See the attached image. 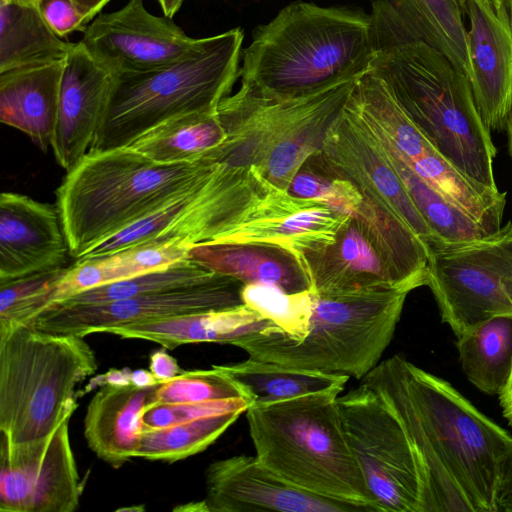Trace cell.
<instances>
[{
    "instance_id": "obj_11",
    "label": "cell",
    "mask_w": 512,
    "mask_h": 512,
    "mask_svg": "<svg viewBox=\"0 0 512 512\" xmlns=\"http://www.w3.org/2000/svg\"><path fill=\"white\" fill-rule=\"evenodd\" d=\"M343 427L380 512H424L418 456L388 403L361 381L338 397Z\"/></svg>"
},
{
    "instance_id": "obj_32",
    "label": "cell",
    "mask_w": 512,
    "mask_h": 512,
    "mask_svg": "<svg viewBox=\"0 0 512 512\" xmlns=\"http://www.w3.org/2000/svg\"><path fill=\"white\" fill-rule=\"evenodd\" d=\"M241 414L223 413L162 428H144L137 457L173 463L198 454L213 444Z\"/></svg>"
},
{
    "instance_id": "obj_5",
    "label": "cell",
    "mask_w": 512,
    "mask_h": 512,
    "mask_svg": "<svg viewBox=\"0 0 512 512\" xmlns=\"http://www.w3.org/2000/svg\"><path fill=\"white\" fill-rule=\"evenodd\" d=\"M243 39L237 27L201 38L190 53L161 68L113 73L89 151L127 147L171 119L217 111L239 78Z\"/></svg>"
},
{
    "instance_id": "obj_16",
    "label": "cell",
    "mask_w": 512,
    "mask_h": 512,
    "mask_svg": "<svg viewBox=\"0 0 512 512\" xmlns=\"http://www.w3.org/2000/svg\"><path fill=\"white\" fill-rule=\"evenodd\" d=\"M468 79L479 113L490 130L505 128L512 105V27L505 3L464 0Z\"/></svg>"
},
{
    "instance_id": "obj_43",
    "label": "cell",
    "mask_w": 512,
    "mask_h": 512,
    "mask_svg": "<svg viewBox=\"0 0 512 512\" xmlns=\"http://www.w3.org/2000/svg\"><path fill=\"white\" fill-rule=\"evenodd\" d=\"M502 416L512 426V364L509 375L497 394Z\"/></svg>"
},
{
    "instance_id": "obj_9",
    "label": "cell",
    "mask_w": 512,
    "mask_h": 512,
    "mask_svg": "<svg viewBox=\"0 0 512 512\" xmlns=\"http://www.w3.org/2000/svg\"><path fill=\"white\" fill-rule=\"evenodd\" d=\"M282 191L256 169L217 163L194 188L100 242L81 258L152 242H176L187 248L217 242L263 216Z\"/></svg>"
},
{
    "instance_id": "obj_6",
    "label": "cell",
    "mask_w": 512,
    "mask_h": 512,
    "mask_svg": "<svg viewBox=\"0 0 512 512\" xmlns=\"http://www.w3.org/2000/svg\"><path fill=\"white\" fill-rule=\"evenodd\" d=\"M369 69L444 158L498 190L493 170L497 149L464 73L421 41L375 51Z\"/></svg>"
},
{
    "instance_id": "obj_48",
    "label": "cell",
    "mask_w": 512,
    "mask_h": 512,
    "mask_svg": "<svg viewBox=\"0 0 512 512\" xmlns=\"http://www.w3.org/2000/svg\"><path fill=\"white\" fill-rule=\"evenodd\" d=\"M504 3H505V6H506V9H507V12H508V15H509V19H510V24H511V27H512V0H504Z\"/></svg>"
},
{
    "instance_id": "obj_34",
    "label": "cell",
    "mask_w": 512,
    "mask_h": 512,
    "mask_svg": "<svg viewBox=\"0 0 512 512\" xmlns=\"http://www.w3.org/2000/svg\"><path fill=\"white\" fill-rule=\"evenodd\" d=\"M66 267L0 282V333L31 322L53 301Z\"/></svg>"
},
{
    "instance_id": "obj_39",
    "label": "cell",
    "mask_w": 512,
    "mask_h": 512,
    "mask_svg": "<svg viewBox=\"0 0 512 512\" xmlns=\"http://www.w3.org/2000/svg\"><path fill=\"white\" fill-rule=\"evenodd\" d=\"M50 29L60 38L84 31L87 23L73 0H37L34 2Z\"/></svg>"
},
{
    "instance_id": "obj_41",
    "label": "cell",
    "mask_w": 512,
    "mask_h": 512,
    "mask_svg": "<svg viewBox=\"0 0 512 512\" xmlns=\"http://www.w3.org/2000/svg\"><path fill=\"white\" fill-rule=\"evenodd\" d=\"M498 512H512V451L504 467L498 495Z\"/></svg>"
},
{
    "instance_id": "obj_24",
    "label": "cell",
    "mask_w": 512,
    "mask_h": 512,
    "mask_svg": "<svg viewBox=\"0 0 512 512\" xmlns=\"http://www.w3.org/2000/svg\"><path fill=\"white\" fill-rule=\"evenodd\" d=\"M276 327L272 321L241 304L227 309L132 324L110 333L123 339L152 341L172 350L185 344L205 342L232 345L248 335Z\"/></svg>"
},
{
    "instance_id": "obj_36",
    "label": "cell",
    "mask_w": 512,
    "mask_h": 512,
    "mask_svg": "<svg viewBox=\"0 0 512 512\" xmlns=\"http://www.w3.org/2000/svg\"><path fill=\"white\" fill-rule=\"evenodd\" d=\"M237 398L247 399L238 385L218 365H214L211 369L182 371L173 379L159 381L153 391L151 404Z\"/></svg>"
},
{
    "instance_id": "obj_13",
    "label": "cell",
    "mask_w": 512,
    "mask_h": 512,
    "mask_svg": "<svg viewBox=\"0 0 512 512\" xmlns=\"http://www.w3.org/2000/svg\"><path fill=\"white\" fill-rule=\"evenodd\" d=\"M65 419L48 435L20 443L0 439L1 512H73L81 486Z\"/></svg>"
},
{
    "instance_id": "obj_33",
    "label": "cell",
    "mask_w": 512,
    "mask_h": 512,
    "mask_svg": "<svg viewBox=\"0 0 512 512\" xmlns=\"http://www.w3.org/2000/svg\"><path fill=\"white\" fill-rule=\"evenodd\" d=\"M214 274L215 272L185 258L163 268L82 291L54 304L107 303L193 285L209 279Z\"/></svg>"
},
{
    "instance_id": "obj_26",
    "label": "cell",
    "mask_w": 512,
    "mask_h": 512,
    "mask_svg": "<svg viewBox=\"0 0 512 512\" xmlns=\"http://www.w3.org/2000/svg\"><path fill=\"white\" fill-rule=\"evenodd\" d=\"M75 44L50 29L35 3L0 0V71L64 60Z\"/></svg>"
},
{
    "instance_id": "obj_29",
    "label": "cell",
    "mask_w": 512,
    "mask_h": 512,
    "mask_svg": "<svg viewBox=\"0 0 512 512\" xmlns=\"http://www.w3.org/2000/svg\"><path fill=\"white\" fill-rule=\"evenodd\" d=\"M462 371L481 392L497 395L512 364V317H494L456 337Z\"/></svg>"
},
{
    "instance_id": "obj_40",
    "label": "cell",
    "mask_w": 512,
    "mask_h": 512,
    "mask_svg": "<svg viewBox=\"0 0 512 512\" xmlns=\"http://www.w3.org/2000/svg\"><path fill=\"white\" fill-rule=\"evenodd\" d=\"M165 349L157 350L149 357V371L160 382L173 379L183 371Z\"/></svg>"
},
{
    "instance_id": "obj_15",
    "label": "cell",
    "mask_w": 512,
    "mask_h": 512,
    "mask_svg": "<svg viewBox=\"0 0 512 512\" xmlns=\"http://www.w3.org/2000/svg\"><path fill=\"white\" fill-rule=\"evenodd\" d=\"M202 512H371L364 505L321 497L286 482L256 456H233L205 472Z\"/></svg>"
},
{
    "instance_id": "obj_28",
    "label": "cell",
    "mask_w": 512,
    "mask_h": 512,
    "mask_svg": "<svg viewBox=\"0 0 512 512\" xmlns=\"http://www.w3.org/2000/svg\"><path fill=\"white\" fill-rule=\"evenodd\" d=\"M226 138L217 111L195 113L160 124L129 147L160 164L197 161Z\"/></svg>"
},
{
    "instance_id": "obj_49",
    "label": "cell",
    "mask_w": 512,
    "mask_h": 512,
    "mask_svg": "<svg viewBox=\"0 0 512 512\" xmlns=\"http://www.w3.org/2000/svg\"><path fill=\"white\" fill-rule=\"evenodd\" d=\"M457 1H458V3L460 4V6H461V8H462V7H463V1H464V0H457Z\"/></svg>"
},
{
    "instance_id": "obj_21",
    "label": "cell",
    "mask_w": 512,
    "mask_h": 512,
    "mask_svg": "<svg viewBox=\"0 0 512 512\" xmlns=\"http://www.w3.org/2000/svg\"><path fill=\"white\" fill-rule=\"evenodd\" d=\"M64 60L0 71V121L25 133L43 152L52 147Z\"/></svg>"
},
{
    "instance_id": "obj_4",
    "label": "cell",
    "mask_w": 512,
    "mask_h": 512,
    "mask_svg": "<svg viewBox=\"0 0 512 512\" xmlns=\"http://www.w3.org/2000/svg\"><path fill=\"white\" fill-rule=\"evenodd\" d=\"M333 389L246 411L257 459L306 492L380 512L348 442Z\"/></svg>"
},
{
    "instance_id": "obj_31",
    "label": "cell",
    "mask_w": 512,
    "mask_h": 512,
    "mask_svg": "<svg viewBox=\"0 0 512 512\" xmlns=\"http://www.w3.org/2000/svg\"><path fill=\"white\" fill-rule=\"evenodd\" d=\"M351 94L408 162L438 151L370 69L356 80Z\"/></svg>"
},
{
    "instance_id": "obj_3",
    "label": "cell",
    "mask_w": 512,
    "mask_h": 512,
    "mask_svg": "<svg viewBox=\"0 0 512 512\" xmlns=\"http://www.w3.org/2000/svg\"><path fill=\"white\" fill-rule=\"evenodd\" d=\"M217 162L160 164L127 146L89 151L56 191L70 256L155 213L203 181Z\"/></svg>"
},
{
    "instance_id": "obj_44",
    "label": "cell",
    "mask_w": 512,
    "mask_h": 512,
    "mask_svg": "<svg viewBox=\"0 0 512 512\" xmlns=\"http://www.w3.org/2000/svg\"><path fill=\"white\" fill-rule=\"evenodd\" d=\"M34 3L37 0H22ZM110 0H73L83 15L85 22H89L107 5Z\"/></svg>"
},
{
    "instance_id": "obj_50",
    "label": "cell",
    "mask_w": 512,
    "mask_h": 512,
    "mask_svg": "<svg viewBox=\"0 0 512 512\" xmlns=\"http://www.w3.org/2000/svg\"><path fill=\"white\" fill-rule=\"evenodd\" d=\"M493 1L498 2V3L504 2V0H493Z\"/></svg>"
},
{
    "instance_id": "obj_23",
    "label": "cell",
    "mask_w": 512,
    "mask_h": 512,
    "mask_svg": "<svg viewBox=\"0 0 512 512\" xmlns=\"http://www.w3.org/2000/svg\"><path fill=\"white\" fill-rule=\"evenodd\" d=\"M187 258L244 284L262 283L288 293L310 290L308 274L290 251L265 243H203L191 246Z\"/></svg>"
},
{
    "instance_id": "obj_2",
    "label": "cell",
    "mask_w": 512,
    "mask_h": 512,
    "mask_svg": "<svg viewBox=\"0 0 512 512\" xmlns=\"http://www.w3.org/2000/svg\"><path fill=\"white\" fill-rule=\"evenodd\" d=\"M375 51L370 15L295 1L254 30L239 78L267 98L303 97L359 78Z\"/></svg>"
},
{
    "instance_id": "obj_17",
    "label": "cell",
    "mask_w": 512,
    "mask_h": 512,
    "mask_svg": "<svg viewBox=\"0 0 512 512\" xmlns=\"http://www.w3.org/2000/svg\"><path fill=\"white\" fill-rule=\"evenodd\" d=\"M69 245L57 205L0 195V282L64 267Z\"/></svg>"
},
{
    "instance_id": "obj_35",
    "label": "cell",
    "mask_w": 512,
    "mask_h": 512,
    "mask_svg": "<svg viewBox=\"0 0 512 512\" xmlns=\"http://www.w3.org/2000/svg\"><path fill=\"white\" fill-rule=\"evenodd\" d=\"M241 298L245 305L290 337L300 339L307 331L315 293L311 290L288 293L274 285L250 283L243 285Z\"/></svg>"
},
{
    "instance_id": "obj_38",
    "label": "cell",
    "mask_w": 512,
    "mask_h": 512,
    "mask_svg": "<svg viewBox=\"0 0 512 512\" xmlns=\"http://www.w3.org/2000/svg\"><path fill=\"white\" fill-rule=\"evenodd\" d=\"M250 406L251 403L245 398L207 402L156 403L145 408L142 413V422L144 428H162L211 415L230 412L243 413Z\"/></svg>"
},
{
    "instance_id": "obj_25",
    "label": "cell",
    "mask_w": 512,
    "mask_h": 512,
    "mask_svg": "<svg viewBox=\"0 0 512 512\" xmlns=\"http://www.w3.org/2000/svg\"><path fill=\"white\" fill-rule=\"evenodd\" d=\"M187 250L186 246L176 242H152L98 257L77 259L58 282L50 305L94 287L166 267L187 258Z\"/></svg>"
},
{
    "instance_id": "obj_12",
    "label": "cell",
    "mask_w": 512,
    "mask_h": 512,
    "mask_svg": "<svg viewBox=\"0 0 512 512\" xmlns=\"http://www.w3.org/2000/svg\"><path fill=\"white\" fill-rule=\"evenodd\" d=\"M241 281L215 273L180 288L99 304H53L31 322L38 330L85 337L132 324L227 309L244 304Z\"/></svg>"
},
{
    "instance_id": "obj_1",
    "label": "cell",
    "mask_w": 512,
    "mask_h": 512,
    "mask_svg": "<svg viewBox=\"0 0 512 512\" xmlns=\"http://www.w3.org/2000/svg\"><path fill=\"white\" fill-rule=\"evenodd\" d=\"M362 381L388 403L424 477V512H498L512 435L450 382L397 354Z\"/></svg>"
},
{
    "instance_id": "obj_42",
    "label": "cell",
    "mask_w": 512,
    "mask_h": 512,
    "mask_svg": "<svg viewBox=\"0 0 512 512\" xmlns=\"http://www.w3.org/2000/svg\"><path fill=\"white\" fill-rule=\"evenodd\" d=\"M132 383V372L128 368L122 370L111 369L103 375H99L91 380L89 389L105 384L110 385H127Z\"/></svg>"
},
{
    "instance_id": "obj_19",
    "label": "cell",
    "mask_w": 512,
    "mask_h": 512,
    "mask_svg": "<svg viewBox=\"0 0 512 512\" xmlns=\"http://www.w3.org/2000/svg\"><path fill=\"white\" fill-rule=\"evenodd\" d=\"M370 16L376 51L421 41L468 77L467 28L457 0H374Z\"/></svg>"
},
{
    "instance_id": "obj_30",
    "label": "cell",
    "mask_w": 512,
    "mask_h": 512,
    "mask_svg": "<svg viewBox=\"0 0 512 512\" xmlns=\"http://www.w3.org/2000/svg\"><path fill=\"white\" fill-rule=\"evenodd\" d=\"M367 116L377 128L390 162L402 179L414 205L434 233L436 242L467 241L489 235L472 217L421 179L374 120L368 114Z\"/></svg>"
},
{
    "instance_id": "obj_47",
    "label": "cell",
    "mask_w": 512,
    "mask_h": 512,
    "mask_svg": "<svg viewBox=\"0 0 512 512\" xmlns=\"http://www.w3.org/2000/svg\"><path fill=\"white\" fill-rule=\"evenodd\" d=\"M505 129L507 131L508 151H509L510 157L512 159V105L507 114V118H506V122H505Z\"/></svg>"
},
{
    "instance_id": "obj_18",
    "label": "cell",
    "mask_w": 512,
    "mask_h": 512,
    "mask_svg": "<svg viewBox=\"0 0 512 512\" xmlns=\"http://www.w3.org/2000/svg\"><path fill=\"white\" fill-rule=\"evenodd\" d=\"M113 73L80 42L65 59L52 150L58 164L73 169L89 152L104 112Z\"/></svg>"
},
{
    "instance_id": "obj_22",
    "label": "cell",
    "mask_w": 512,
    "mask_h": 512,
    "mask_svg": "<svg viewBox=\"0 0 512 512\" xmlns=\"http://www.w3.org/2000/svg\"><path fill=\"white\" fill-rule=\"evenodd\" d=\"M156 385L105 384L87 405L86 442L99 459L113 468L137 457L144 430L142 413L152 403Z\"/></svg>"
},
{
    "instance_id": "obj_46",
    "label": "cell",
    "mask_w": 512,
    "mask_h": 512,
    "mask_svg": "<svg viewBox=\"0 0 512 512\" xmlns=\"http://www.w3.org/2000/svg\"><path fill=\"white\" fill-rule=\"evenodd\" d=\"M164 16L172 18L181 8L184 0H157Z\"/></svg>"
},
{
    "instance_id": "obj_14",
    "label": "cell",
    "mask_w": 512,
    "mask_h": 512,
    "mask_svg": "<svg viewBox=\"0 0 512 512\" xmlns=\"http://www.w3.org/2000/svg\"><path fill=\"white\" fill-rule=\"evenodd\" d=\"M200 39L189 37L172 18L149 13L143 0H129L117 11L98 15L83 31L80 43L111 73H133L181 59Z\"/></svg>"
},
{
    "instance_id": "obj_45",
    "label": "cell",
    "mask_w": 512,
    "mask_h": 512,
    "mask_svg": "<svg viewBox=\"0 0 512 512\" xmlns=\"http://www.w3.org/2000/svg\"><path fill=\"white\" fill-rule=\"evenodd\" d=\"M158 382L159 381L152 375L150 371L139 369L132 372V383L137 386H153Z\"/></svg>"
},
{
    "instance_id": "obj_7",
    "label": "cell",
    "mask_w": 512,
    "mask_h": 512,
    "mask_svg": "<svg viewBox=\"0 0 512 512\" xmlns=\"http://www.w3.org/2000/svg\"><path fill=\"white\" fill-rule=\"evenodd\" d=\"M409 292L315 294L307 331L300 339L276 327L241 338L232 346L252 359L361 380L389 346Z\"/></svg>"
},
{
    "instance_id": "obj_10",
    "label": "cell",
    "mask_w": 512,
    "mask_h": 512,
    "mask_svg": "<svg viewBox=\"0 0 512 512\" xmlns=\"http://www.w3.org/2000/svg\"><path fill=\"white\" fill-rule=\"evenodd\" d=\"M426 286L456 337L512 317V221L477 239L432 243Z\"/></svg>"
},
{
    "instance_id": "obj_20",
    "label": "cell",
    "mask_w": 512,
    "mask_h": 512,
    "mask_svg": "<svg viewBox=\"0 0 512 512\" xmlns=\"http://www.w3.org/2000/svg\"><path fill=\"white\" fill-rule=\"evenodd\" d=\"M310 290L318 296L406 289L393 277L384 259L355 216L341 226L333 242L302 257Z\"/></svg>"
},
{
    "instance_id": "obj_37",
    "label": "cell",
    "mask_w": 512,
    "mask_h": 512,
    "mask_svg": "<svg viewBox=\"0 0 512 512\" xmlns=\"http://www.w3.org/2000/svg\"><path fill=\"white\" fill-rule=\"evenodd\" d=\"M289 192L297 197L323 201L347 215H353L363 199L351 182L331 177L308 162L293 178Z\"/></svg>"
},
{
    "instance_id": "obj_8",
    "label": "cell",
    "mask_w": 512,
    "mask_h": 512,
    "mask_svg": "<svg viewBox=\"0 0 512 512\" xmlns=\"http://www.w3.org/2000/svg\"><path fill=\"white\" fill-rule=\"evenodd\" d=\"M97 368L82 336L31 325L0 333V439L20 443L51 433L72 417L76 386Z\"/></svg>"
},
{
    "instance_id": "obj_27",
    "label": "cell",
    "mask_w": 512,
    "mask_h": 512,
    "mask_svg": "<svg viewBox=\"0 0 512 512\" xmlns=\"http://www.w3.org/2000/svg\"><path fill=\"white\" fill-rule=\"evenodd\" d=\"M252 405L278 402L315 392L344 389L348 376L327 374L249 358L218 365Z\"/></svg>"
}]
</instances>
